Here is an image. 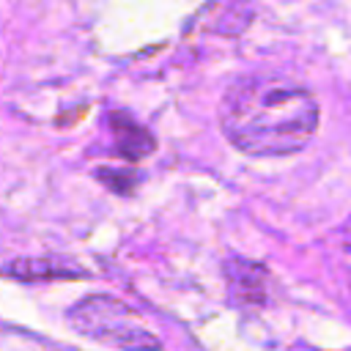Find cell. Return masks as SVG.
I'll list each match as a JSON object with an SVG mask.
<instances>
[{
  "label": "cell",
  "mask_w": 351,
  "mask_h": 351,
  "mask_svg": "<svg viewBox=\"0 0 351 351\" xmlns=\"http://www.w3.org/2000/svg\"><path fill=\"white\" fill-rule=\"evenodd\" d=\"M225 282L230 299L241 307H261L269 296V271L247 258L233 255L225 261Z\"/></svg>",
  "instance_id": "cell-3"
},
{
  "label": "cell",
  "mask_w": 351,
  "mask_h": 351,
  "mask_svg": "<svg viewBox=\"0 0 351 351\" xmlns=\"http://www.w3.org/2000/svg\"><path fill=\"white\" fill-rule=\"evenodd\" d=\"M222 134L250 156L302 151L318 129L315 96L282 74H244L219 101Z\"/></svg>",
  "instance_id": "cell-1"
},
{
  "label": "cell",
  "mask_w": 351,
  "mask_h": 351,
  "mask_svg": "<svg viewBox=\"0 0 351 351\" xmlns=\"http://www.w3.org/2000/svg\"><path fill=\"white\" fill-rule=\"evenodd\" d=\"M340 244H343V252L351 258V219L340 228Z\"/></svg>",
  "instance_id": "cell-6"
},
{
  "label": "cell",
  "mask_w": 351,
  "mask_h": 351,
  "mask_svg": "<svg viewBox=\"0 0 351 351\" xmlns=\"http://www.w3.org/2000/svg\"><path fill=\"white\" fill-rule=\"evenodd\" d=\"M69 321L80 335L121 351H162L156 332H151L129 304L107 293L85 296L77 302L69 310Z\"/></svg>",
  "instance_id": "cell-2"
},
{
  "label": "cell",
  "mask_w": 351,
  "mask_h": 351,
  "mask_svg": "<svg viewBox=\"0 0 351 351\" xmlns=\"http://www.w3.org/2000/svg\"><path fill=\"white\" fill-rule=\"evenodd\" d=\"M8 271H14V277H80L74 274V269H60L55 261H22L8 266Z\"/></svg>",
  "instance_id": "cell-5"
},
{
  "label": "cell",
  "mask_w": 351,
  "mask_h": 351,
  "mask_svg": "<svg viewBox=\"0 0 351 351\" xmlns=\"http://www.w3.org/2000/svg\"><path fill=\"white\" fill-rule=\"evenodd\" d=\"M110 129H112V137H115L118 151L126 159L137 162V159H143V156H148L154 151V134L145 126H140L132 115L112 112L110 115Z\"/></svg>",
  "instance_id": "cell-4"
}]
</instances>
